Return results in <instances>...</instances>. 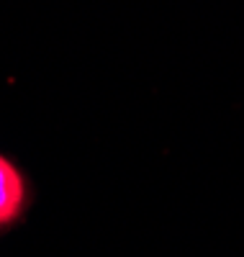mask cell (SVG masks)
<instances>
[{
    "mask_svg": "<svg viewBox=\"0 0 244 257\" xmlns=\"http://www.w3.org/2000/svg\"><path fill=\"white\" fill-rule=\"evenodd\" d=\"M29 206V185L13 160L0 155V231L13 226Z\"/></svg>",
    "mask_w": 244,
    "mask_h": 257,
    "instance_id": "1",
    "label": "cell"
}]
</instances>
